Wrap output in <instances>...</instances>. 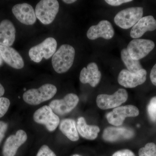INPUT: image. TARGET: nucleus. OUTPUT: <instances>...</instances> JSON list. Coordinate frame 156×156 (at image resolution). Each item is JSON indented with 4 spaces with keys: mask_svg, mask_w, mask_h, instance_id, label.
<instances>
[{
    "mask_svg": "<svg viewBox=\"0 0 156 156\" xmlns=\"http://www.w3.org/2000/svg\"><path fill=\"white\" fill-rule=\"evenodd\" d=\"M75 50L72 46L63 44L53 55L52 64L54 70L58 73L66 72L72 66Z\"/></svg>",
    "mask_w": 156,
    "mask_h": 156,
    "instance_id": "1",
    "label": "nucleus"
},
{
    "mask_svg": "<svg viewBox=\"0 0 156 156\" xmlns=\"http://www.w3.org/2000/svg\"><path fill=\"white\" fill-rule=\"evenodd\" d=\"M57 88L50 84L43 85L38 89L27 90L23 94V100L30 105H37L51 99L56 95Z\"/></svg>",
    "mask_w": 156,
    "mask_h": 156,
    "instance_id": "2",
    "label": "nucleus"
},
{
    "mask_svg": "<svg viewBox=\"0 0 156 156\" xmlns=\"http://www.w3.org/2000/svg\"><path fill=\"white\" fill-rule=\"evenodd\" d=\"M59 11V4L56 0H42L35 8L37 18L43 24L48 25L53 22Z\"/></svg>",
    "mask_w": 156,
    "mask_h": 156,
    "instance_id": "3",
    "label": "nucleus"
},
{
    "mask_svg": "<svg viewBox=\"0 0 156 156\" xmlns=\"http://www.w3.org/2000/svg\"><path fill=\"white\" fill-rule=\"evenodd\" d=\"M57 45L55 39L47 38L41 44L31 48L29 51V56L32 61L38 63L43 58L48 59L52 57L56 52Z\"/></svg>",
    "mask_w": 156,
    "mask_h": 156,
    "instance_id": "4",
    "label": "nucleus"
},
{
    "mask_svg": "<svg viewBox=\"0 0 156 156\" xmlns=\"http://www.w3.org/2000/svg\"><path fill=\"white\" fill-rule=\"evenodd\" d=\"M143 8L132 7L124 9L115 16L114 21L118 26L124 29L133 27L142 18Z\"/></svg>",
    "mask_w": 156,
    "mask_h": 156,
    "instance_id": "5",
    "label": "nucleus"
},
{
    "mask_svg": "<svg viewBox=\"0 0 156 156\" xmlns=\"http://www.w3.org/2000/svg\"><path fill=\"white\" fill-rule=\"evenodd\" d=\"M128 98V92L126 89H120L111 95L100 94L96 98V104L101 109L115 108L126 102Z\"/></svg>",
    "mask_w": 156,
    "mask_h": 156,
    "instance_id": "6",
    "label": "nucleus"
},
{
    "mask_svg": "<svg viewBox=\"0 0 156 156\" xmlns=\"http://www.w3.org/2000/svg\"><path fill=\"white\" fill-rule=\"evenodd\" d=\"M33 119L36 122L44 125L50 131L56 130L60 123L59 117L48 105L37 110L34 113Z\"/></svg>",
    "mask_w": 156,
    "mask_h": 156,
    "instance_id": "7",
    "label": "nucleus"
},
{
    "mask_svg": "<svg viewBox=\"0 0 156 156\" xmlns=\"http://www.w3.org/2000/svg\"><path fill=\"white\" fill-rule=\"evenodd\" d=\"M154 47V43L151 40L135 39L128 44L127 50L131 58L139 60L147 56Z\"/></svg>",
    "mask_w": 156,
    "mask_h": 156,
    "instance_id": "8",
    "label": "nucleus"
},
{
    "mask_svg": "<svg viewBox=\"0 0 156 156\" xmlns=\"http://www.w3.org/2000/svg\"><path fill=\"white\" fill-rule=\"evenodd\" d=\"M139 111L136 106L127 105L119 106L110 112L106 115L108 123L113 126H119L123 124L126 118L137 116Z\"/></svg>",
    "mask_w": 156,
    "mask_h": 156,
    "instance_id": "9",
    "label": "nucleus"
},
{
    "mask_svg": "<svg viewBox=\"0 0 156 156\" xmlns=\"http://www.w3.org/2000/svg\"><path fill=\"white\" fill-rule=\"evenodd\" d=\"M147 75L146 70L144 69L134 73L129 71L128 69H123L118 76V83L125 88H135L145 82Z\"/></svg>",
    "mask_w": 156,
    "mask_h": 156,
    "instance_id": "10",
    "label": "nucleus"
},
{
    "mask_svg": "<svg viewBox=\"0 0 156 156\" xmlns=\"http://www.w3.org/2000/svg\"><path fill=\"white\" fill-rule=\"evenodd\" d=\"M79 101L77 95L74 93H69L62 99L52 101L49 106L56 115H63L71 112L77 106Z\"/></svg>",
    "mask_w": 156,
    "mask_h": 156,
    "instance_id": "11",
    "label": "nucleus"
},
{
    "mask_svg": "<svg viewBox=\"0 0 156 156\" xmlns=\"http://www.w3.org/2000/svg\"><path fill=\"white\" fill-rule=\"evenodd\" d=\"M27 138L26 133L22 130H18L16 134L9 136L3 146V156H15L18 148L26 141Z\"/></svg>",
    "mask_w": 156,
    "mask_h": 156,
    "instance_id": "12",
    "label": "nucleus"
},
{
    "mask_svg": "<svg viewBox=\"0 0 156 156\" xmlns=\"http://www.w3.org/2000/svg\"><path fill=\"white\" fill-rule=\"evenodd\" d=\"M12 11L20 22L25 25H33L36 21L35 12L32 6L27 3L15 5L12 8Z\"/></svg>",
    "mask_w": 156,
    "mask_h": 156,
    "instance_id": "13",
    "label": "nucleus"
},
{
    "mask_svg": "<svg viewBox=\"0 0 156 156\" xmlns=\"http://www.w3.org/2000/svg\"><path fill=\"white\" fill-rule=\"evenodd\" d=\"M113 27L107 20H102L96 25L92 26L87 32V37L91 40L102 37L106 40L111 39L114 35Z\"/></svg>",
    "mask_w": 156,
    "mask_h": 156,
    "instance_id": "14",
    "label": "nucleus"
},
{
    "mask_svg": "<svg viewBox=\"0 0 156 156\" xmlns=\"http://www.w3.org/2000/svg\"><path fill=\"white\" fill-rule=\"evenodd\" d=\"M134 131L125 127H108L104 130L102 137L108 142H114L131 139L134 136Z\"/></svg>",
    "mask_w": 156,
    "mask_h": 156,
    "instance_id": "15",
    "label": "nucleus"
},
{
    "mask_svg": "<svg viewBox=\"0 0 156 156\" xmlns=\"http://www.w3.org/2000/svg\"><path fill=\"white\" fill-rule=\"evenodd\" d=\"M101 73L98 69L97 65L95 62H91L84 67L80 74V80L83 84H89L91 87H95L100 83Z\"/></svg>",
    "mask_w": 156,
    "mask_h": 156,
    "instance_id": "16",
    "label": "nucleus"
},
{
    "mask_svg": "<svg viewBox=\"0 0 156 156\" xmlns=\"http://www.w3.org/2000/svg\"><path fill=\"white\" fill-rule=\"evenodd\" d=\"M156 29V20L152 16L142 17L132 27L130 36L134 39L142 37L146 32L152 31Z\"/></svg>",
    "mask_w": 156,
    "mask_h": 156,
    "instance_id": "17",
    "label": "nucleus"
},
{
    "mask_svg": "<svg viewBox=\"0 0 156 156\" xmlns=\"http://www.w3.org/2000/svg\"><path fill=\"white\" fill-rule=\"evenodd\" d=\"M0 53L3 60L11 67L19 69L24 67L23 58L14 48L0 45Z\"/></svg>",
    "mask_w": 156,
    "mask_h": 156,
    "instance_id": "18",
    "label": "nucleus"
},
{
    "mask_svg": "<svg viewBox=\"0 0 156 156\" xmlns=\"http://www.w3.org/2000/svg\"><path fill=\"white\" fill-rule=\"evenodd\" d=\"M16 37V29L14 24L9 20L0 23V45L11 47Z\"/></svg>",
    "mask_w": 156,
    "mask_h": 156,
    "instance_id": "19",
    "label": "nucleus"
},
{
    "mask_svg": "<svg viewBox=\"0 0 156 156\" xmlns=\"http://www.w3.org/2000/svg\"><path fill=\"white\" fill-rule=\"evenodd\" d=\"M78 133L82 137L89 140H94L97 138L100 128L98 126L87 125L84 118H78L76 123Z\"/></svg>",
    "mask_w": 156,
    "mask_h": 156,
    "instance_id": "20",
    "label": "nucleus"
},
{
    "mask_svg": "<svg viewBox=\"0 0 156 156\" xmlns=\"http://www.w3.org/2000/svg\"><path fill=\"white\" fill-rule=\"evenodd\" d=\"M59 129L68 139L73 141H77L79 133L75 120L71 119H64L59 123Z\"/></svg>",
    "mask_w": 156,
    "mask_h": 156,
    "instance_id": "21",
    "label": "nucleus"
},
{
    "mask_svg": "<svg viewBox=\"0 0 156 156\" xmlns=\"http://www.w3.org/2000/svg\"><path fill=\"white\" fill-rule=\"evenodd\" d=\"M121 55L123 62L129 71L136 73L143 69L139 60H135L131 58L127 49H124L122 50Z\"/></svg>",
    "mask_w": 156,
    "mask_h": 156,
    "instance_id": "22",
    "label": "nucleus"
},
{
    "mask_svg": "<svg viewBox=\"0 0 156 156\" xmlns=\"http://www.w3.org/2000/svg\"><path fill=\"white\" fill-rule=\"evenodd\" d=\"M139 156H156V145L154 143L147 144L144 147L140 149Z\"/></svg>",
    "mask_w": 156,
    "mask_h": 156,
    "instance_id": "23",
    "label": "nucleus"
},
{
    "mask_svg": "<svg viewBox=\"0 0 156 156\" xmlns=\"http://www.w3.org/2000/svg\"><path fill=\"white\" fill-rule=\"evenodd\" d=\"M148 115L150 119L154 122H156V96L151 99L147 107Z\"/></svg>",
    "mask_w": 156,
    "mask_h": 156,
    "instance_id": "24",
    "label": "nucleus"
},
{
    "mask_svg": "<svg viewBox=\"0 0 156 156\" xmlns=\"http://www.w3.org/2000/svg\"><path fill=\"white\" fill-rule=\"evenodd\" d=\"M10 105L9 99L5 97H0V118L4 116L7 113Z\"/></svg>",
    "mask_w": 156,
    "mask_h": 156,
    "instance_id": "25",
    "label": "nucleus"
},
{
    "mask_svg": "<svg viewBox=\"0 0 156 156\" xmlns=\"http://www.w3.org/2000/svg\"><path fill=\"white\" fill-rule=\"evenodd\" d=\"M36 156H56L53 151L51 150L48 146H42L39 149Z\"/></svg>",
    "mask_w": 156,
    "mask_h": 156,
    "instance_id": "26",
    "label": "nucleus"
},
{
    "mask_svg": "<svg viewBox=\"0 0 156 156\" xmlns=\"http://www.w3.org/2000/svg\"><path fill=\"white\" fill-rule=\"evenodd\" d=\"M112 156H135L132 151L128 149H123L117 151Z\"/></svg>",
    "mask_w": 156,
    "mask_h": 156,
    "instance_id": "27",
    "label": "nucleus"
},
{
    "mask_svg": "<svg viewBox=\"0 0 156 156\" xmlns=\"http://www.w3.org/2000/svg\"><path fill=\"white\" fill-rule=\"evenodd\" d=\"M8 125L7 123L0 121V144L5 136L6 131L8 129Z\"/></svg>",
    "mask_w": 156,
    "mask_h": 156,
    "instance_id": "28",
    "label": "nucleus"
},
{
    "mask_svg": "<svg viewBox=\"0 0 156 156\" xmlns=\"http://www.w3.org/2000/svg\"><path fill=\"white\" fill-rule=\"evenodd\" d=\"M105 2L110 5L118 6L124 3L130 2H132V1L131 0H105Z\"/></svg>",
    "mask_w": 156,
    "mask_h": 156,
    "instance_id": "29",
    "label": "nucleus"
},
{
    "mask_svg": "<svg viewBox=\"0 0 156 156\" xmlns=\"http://www.w3.org/2000/svg\"><path fill=\"white\" fill-rule=\"evenodd\" d=\"M150 76L151 83L154 85L156 86V64L152 69Z\"/></svg>",
    "mask_w": 156,
    "mask_h": 156,
    "instance_id": "30",
    "label": "nucleus"
},
{
    "mask_svg": "<svg viewBox=\"0 0 156 156\" xmlns=\"http://www.w3.org/2000/svg\"><path fill=\"white\" fill-rule=\"evenodd\" d=\"M5 92V90L4 87L2 84L0 83V97H2V96L4 95Z\"/></svg>",
    "mask_w": 156,
    "mask_h": 156,
    "instance_id": "31",
    "label": "nucleus"
},
{
    "mask_svg": "<svg viewBox=\"0 0 156 156\" xmlns=\"http://www.w3.org/2000/svg\"><path fill=\"white\" fill-rule=\"evenodd\" d=\"M62 2L67 4H70L75 2H76V0H63Z\"/></svg>",
    "mask_w": 156,
    "mask_h": 156,
    "instance_id": "32",
    "label": "nucleus"
},
{
    "mask_svg": "<svg viewBox=\"0 0 156 156\" xmlns=\"http://www.w3.org/2000/svg\"><path fill=\"white\" fill-rule=\"evenodd\" d=\"M3 62V59L2 57V55H1V53H0V66L2 65Z\"/></svg>",
    "mask_w": 156,
    "mask_h": 156,
    "instance_id": "33",
    "label": "nucleus"
},
{
    "mask_svg": "<svg viewBox=\"0 0 156 156\" xmlns=\"http://www.w3.org/2000/svg\"><path fill=\"white\" fill-rule=\"evenodd\" d=\"M71 156H81L80 155H79V154H74V155H72Z\"/></svg>",
    "mask_w": 156,
    "mask_h": 156,
    "instance_id": "34",
    "label": "nucleus"
},
{
    "mask_svg": "<svg viewBox=\"0 0 156 156\" xmlns=\"http://www.w3.org/2000/svg\"><path fill=\"white\" fill-rule=\"evenodd\" d=\"M23 90H24V91H26V89H25V88H24V89H23Z\"/></svg>",
    "mask_w": 156,
    "mask_h": 156,
    "instance_id": "35",
    "label": "nucleus"
}]
</instances>
